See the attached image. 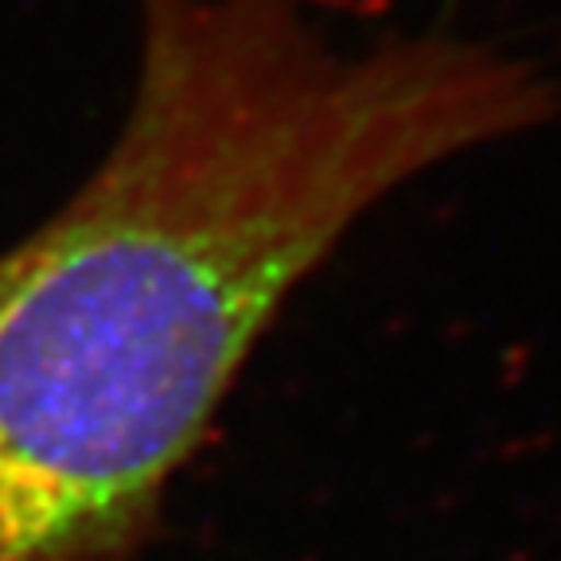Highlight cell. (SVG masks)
Returning <instances> with one entry per match:
<instances>
[{
  "label": "cell",
  "mask_w": 561,
  "mask_h": 561,
  "mask_svg": "<svg viewBox=\"0 0 561 561\" xmlns=\"http://www.w3.org/2000/svg\"><path fill=\"white\" fill-rule=\"evenodd\" d=\"M102 164L0 250V561H129L300 285L421 172L538 129L535 62L343 44L308 0H137Z\"/></svg>",
  "instance_id": "cell-1"
}]
</instances>
